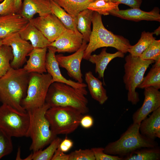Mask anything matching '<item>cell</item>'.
<instances>
[{
	"label": "cell",
	"instance_id": "6da1fadb",
	"mask_svg": "<svg viewBox=\"0 0 160 160\" xmlns=\"http://www.w3.org/2000/svg\"><path fill=\"white\" fill-rule=\"evenodd\" d=\"M30 73L23 68H11L0 78V102L20 111H27L21 105L25 97Z\"/></svg>",
	"mask_w": 160,
	"mask_h": 160
},
{
	"label": "cell",
	"instance_id": "7a4b0ae2",
	"mask_svg": "<svg viewBox=\"0 0 160 160\" xmlns=\"http://www.w3.org/2000/svg\"><path fill=\"white\" fill-rule=\"evenodd\" d=\"M92 23V29L84 52L83 59L88 60L93 52L103 47L114 48L124 54L128 52L131 46L129 40L106 29L103 23L101 15L96 12H93Z\"/></svg>",
	"mask_w": 160,
	"mask_h": 160
},
{
	"label": "cell",
	"instance_id": "3957f363",
	"mask_svg": "<svg viewBox=\"0 0 160 160\" xmlns=\"http://www.w3.org/2000/svg\"><path fill=\"white\" fill-rule=\"evenodd\" d=\"M87 94L86 88L77 89L64 83L54 82L49 87L45 103L50 107H71L84 114L89 110L88 100L85 96Z\"/></svg>",
	"mask_w": 160,
	"mask_h": 160
},
{
	"label": "cell",
	"instance_id": "277c9868",
	"mask_svg": "<svg viewBox=\"0 0 160 160\" xmlns=\"http://www.w3.org/2000/svg\"><path fill=\"white\" fill-rule=\"evenodd\" d=\"M140 124L133 123L118 140L109 143L104 148V152L123 158L140 148L158 146L155 140L147 137L140 133Z\"/></svg>",
	"mask_w": 160,
	"mask_h": 160
},
{
	"label": "cell",
	"instance_id": "5b68a950",
	"mask_svg": "<svg viewBox=\"0 0 160 160\" xmlns=\"http://www.w3.org/2000/svg\"><path fill=\"white\" fill-rule=\"evenodd\" d=\"M50 107L45 103L41 107L27 111L30 117V123L26 137L31 140L30 150L33 152L43 149L57 137L51 130L45 116Z\"/></svg>",
	"mask_w": 160,
	"mask_h": 160
},
{
	"label": "cell",
	"instance_id": "8992f818",
	"mask_svg": "<svg viewBox=\"0 0 160 160\" xmlns=\"http://www.w3.org/2000/svg\"><path fill=\"white\" fill-rule=\"evenodd\" d=\"M125 62L123 80L127 91V100L132 105H135L140 101L136 89L143 81L148 68L155 61L145 60L140 57H133L129 54L125 57Z\"/></svg>",
	"mask_w": 160,
	"mask_h": 160
},
{
	"label": "cell",
	"instance_id": "52a82bcc",
	"mask_svg": "<svg viewBox=\"0 0 160 160\" xmlns=\"http://www.w3.org/2000/svg\"><path fill=\"white\" fill-rule=\"evenodd\" d=\"M83 115L74 108L61 106L50 107L45 113L51 130L56 136L74 131L80 125Z\"/></svg>",
	"mask_w": 160,
	"mask_h": 160
},
{
	"label": "cell",
	"instance_id": "ba28073f",
	"mask_svg": "<svg viewBox=\"0 0 160 160\" xmlns=\"http://www.w3.org/2000/svg\"><path fill=\"white\" fill-rule=\"evenodd\" d=\"M52 83V77L48 73H30L26 95L21 103L23 108L28 111L43 106Z\"/></svg>",
	"mask_w": 160,
	"mask_h": 160
},
{
	"label": "cell",
	"instance_id": "9c48e42d",
	"mask_svg": "<svg viewBox=\"0 0 160 160\" xmlns=\"http://www.w3.org/2000/svg\"><path fill=\"white\" fill-rule=\"evenodd\" d=\"M29 123L27 111H20L5 104L0 106V128L12 137H26Z\"/></svg>",
	"mask_w": 160,
	"mask_h": 160
},
{
	"label": "cell",
	"instance_id": "30bf717a",
	"mask_svg": "<svg viewBox=\"0 0 160 160\" xmlns=\"http://www.w3.org/2000/svg\"><path fill=\"white\" fill-rule=\"evenodd\" d=\"M2 44L10 46L13 58L10 62L11 68H21L26 61V56L33 48L31 44L23 39L18 32L13 33L2 39Z\"/></svg>",
	"mask_w": 160,
	"mask_h": 160
},
{
	"label": "cell",
	"instance_id": "8fae6325",
	"mask_svg": "<svg viewBox=\"0 0 160 160\" xmlns=\"http://www.w3.org/2000/svg\"><path fill=\"white\" fill-rule=\"evenodd\" d=\"M50 43L54 41L66 29L59 19L50 13L29 20Z\"/></svg>",
	"mask_w": 160,
	"mask_h": 160
},
{
	"label": "cell",
	"instance_id": "7c38bea8",
	"mask_svg": "<svg viewBox=\"0 0 160 160\" xmlns=\"http://www.w3.org/2000/svg\"><path fill=\"white\" fill-rule=\"evenodd\" d=\"M87 43L83 40L80 48L70 55L65 56L62 54L55 55L59 66L65 68L70 77L80 83H83L81 64L84 51L87 45Z\"/></svg>",
	"mask_w": 160,
	"mask_h": 160
},
{
	"label": "cell",
	"instance_id": "4fadbf2b",
	"mask_svg": "<svg viewBox=\"0 0 160 160\" xmlns=\"http://www.w3.org/2000/svg\"><path fill=\"white\" fill-rule=\"evenodd\" d=\"M144 89L143 103L132 115L134 123L140 124L149 114L160 107V92L159 90L152 87Z\"/></svg>",
	"mask_w": 160,
	"mask_h": 160
},
{
	"label": "cell",
	"instance_id": "5bb4252c",
	"mask_svg": "<svg viewBox=\"0 0 160 160\" xmlns=\"http://www.w3.org/2000/svg\"><path fill=\"white\" fill-rule=\"evenodd\" d=\"M83 41V36L79 32L66 28L48 46L55 48L56 52L58 53H72L76 52L80 48Z\"/></svg>",
	"mask_w": 160,
	"mask_h": 160
},
{
	"label": "cell",
	"instance_id": "9a60e30c",
	"mask_svg": "<svg viewBox=\"0 0 160 160\" xmlns=\"http://www.w3.org/2000/svg\"><path fill=\"white\" fill-rule=\"evenodd\" d=\"M46 60V68L47 72L52 77V83L59 82L69 85L73 87L82 89L87 87V84L75 82L70 79H67L62 74L59 68V65L56 60L55 53L56 52L55 48L48 46L47 47Z\"/></svg>",
	"mask_w": 160,
	"mask_h": 160
},
{
	"label": "cell",
	"instance_id": "2e32d148",
	"mask_svg": "<svg viewBox=\"0 0 160 160\" xmlns=\"http://www.w3.org/2000/svg\"><path fill=\"white\" fill-rule=\"evenodd\" d=\"M110 14L121 18L135 21L141 20L160 22L159 9L154 7L149 12L142 10L140 8H131L125 10H113Z\"/></svg>",
	"mask_w": 160,
	"mask_h": 160
},
{
	"label": "cell",
	"instance_id": "e0dca14e",
	"mask_svg": "<svg viewBox=\"0 0 160 160\" xmlns=\"http://www.w3.org/2000/svg\"><path fill=\"white\" fill-rule=\"evenodd\" d=\"M29 20L18 13L0 15V39L18 32L27 25Z\"/></svg>",
	"mask_w": 160,
	"mask_h": 160
},
{
	"label": "cell",
	"instance_id": "ac0fdd59",
	"mask_svg": "<svg viewBox=\"0 0 160 160\" xmlns=\"http://www.w3.org/2000/svg\"><path fill=\"white\" fill-rule=\"evenodd\" d=\"M50 0H23L19 14L29 21L36 14L42 16L51 13Z\"/></svg>",
	"mask_w": 160,
	"mask_h": 160
},
{
	"label": "cell",
	"instance_id": "d6986e66",
	"mask_svg": "<svg viewBox=\"0 0 160 160\" xmlns=\"http://www.w3.org/2000/svg\"><path fill=\"white\" fill-rule=\"evenodd\" d=\"M47 47L33 48L28 54V59L23 68L29 73H46V57Z\"/></svg>",
	"mask_w": 160,
	"mask_h": 160
},
{
	"label": "cell",
	"instance_id": "ffe728a7",
	"mask_svg": "<svg viewBox=\"0 0 160 160\" xmlns=\"http://www.w3.org/2000/svg\"><path fill=\"white\" fill-rule=\"evenodd\" d=\"M139 130L142 135L151 139L160 138V107L141 122Z\"/></svg>",
	"mask_w": 160,
	"mask_h": 160
},
{
	"label": "cell",
	"instance_id": "44dd1931",
	"mask_svg": "<svg viewBox=\"0 0 160 160\" xmlns=\"http://www.w3.org/2000/svg\"><path fill=\"white\" fill-rule=\"evenodd\" d=\"M18 33L23 39L30 41L33 48L47 47L51 43L29 21Z\"/></svg>",
	"mask_w": 160,
	"mask_h": 160
},
{
	"label": "cell",
	"instance_id": "7402d4cb",
	"mask_svg": "<svg viewBox=\"0 0 160 160\" xmlns=\"http://www.w3.org/2000/svg\"><path fill=\"white\" fill-rule=\"evenodd\" d=\"M106 50V48H104L102 49L99 54L91 55L88 60L95 65L96 73L98 74L99 78H103V79L105 71L109 63L115 58H123L124 56V54L119 51L111 53L107 52Z\"/></svg>",
	"mask_w": 160,
	"mask_h": 160
},
{
	"label": "cell",
	"instance_id": "603a6c76",
	"mask_svg": "<svg viewBox=\"0 0 160 160\" xmlns=\"http://www.w3.org/2000/svg\"><path fill=\"white\" fill-rule=\"evenodd\" d=\"M85 79L92 97L100 104H104L108 100V97L102 82L95 77L91 71L86 73Z\"/></svg>",
	"mask_w": 160,
	"mask_h": 160
},
{
	"label": "cell",
	"instance_id": "cb8c5ba5",
	"mask_svg": "<svg viewBox=\"0 0 160 160\" xmlns=\"http://www.w3.org/2000/svg\"><path fill=\"white\" fill-rule=\"evenodd\" d=\"M94 11L87 9L81 12L78 15L75 19L77 29L82 35L83 40L89 42L92 30V23Z\"/></svg>",
	"mask_w": 160,
	"mask_h": 160
},
{
	"label": "cell",
	"instance_id": "d4e9b609",
	"mask_svg": "<svg viewBox=\"0 0 160 160\" xmlns=\"http://www.w3.org/2000/svg\"><path fill=\"white\" fill-rule=\"evenodd\" d=\"M76 19L78 14L96 0H52Z\"/></svg>",
	"mask_w": 160,
	"mask_h": 160
},
{
	"label": "cell",
	"instance_id": "484cf974",
	"mask_svg": "<svg viewBox=\"0 0 160 160\" xmlns=\"http://www.w3.org/2000/svg\"><path fill=\"white\" fill-rule=\"evenodd\" d=\"M160 149L158 146L136 150L123 157V160H159Z\"/></svg>",
	"mask_w": 160,
	"mask_h": 160
},
{
	"label": "cell",
	"instance_id": "4316f807",
	"mask_svg": "<svg viewBox=\"0 0 160 160\" xmlns=\"http://www.w3.org/2000/svg\"><path fill=\"white\" fill-rule=\"evenodd\" d=\"M147 75L144 77L141 83L137 88L144 89L153 87L159 89L160 88V58L155 61Z\"/></svg>",
	"mask_w": 160,
	"mask_h": 160
},
{
	"label": "cell",
	"instance_id": "83f0119b",
	"mask_svg": "<svg viewBox=\"0 0 160 160\" xmlns=\"http://www.w3.org/2000/svg\"><path fill=\"white\" fill-rule=\"evenodd\" d=\"M51 13L54 15L66 28L79 32L76 25V20L71 15L52 0H50Z\"/></svg>",
	"mask_w": 160,
	"mask_h": 160
},
{
	"label": "cell",
	"instance_id": "f1b7e54d",
	"mask_svg": "<svg viewBox=\"0 0 160 160\" xmlns=\"http://www.w3.org/2000/svg\"><path fill=\"white\" fill-rule=\"evenodd\" d=\"M153 32L144 31L142 32L140 38L135 45L131 46L128 52L132 56L140 57L143 52L155 39Z\"/></svg>",
	"mask_w": 160,
	"mask_h": 160
},
{
	"label": "cell",
	"instance_id": "f546056e",
	"mask_svg": "<svg viewBox=\"0 0 160 160\" xmlns=\"http://www.w3.org/2000/svg\"><path fill=\"white\" fill-rule=\"evenodd\" d=\"M119 4L113 2L111 0H96L90 3L87 9L96 12L100 15H107L113 10H119Z\"/></svg>",
	"mask_w": 160,
	"mask_h": 160
},
{
	"label": "cell",
	"instance_id": "4dcf8cb0",
	"mask_svg": "<svg viewBox=\"0 0 160 160\" xmlns=\"http://www.w3.org/2000/svg\"><path fill=\"white\" fill-rule=\"evenodd\" d=\"M62 140L61 138L56 137L45 149L33 152V160H51Z\"/></svg>",
	"mask_w": 160,
	"mask_h": 160
},
{
	"label": "cell",
	"instance_id": "1f68e13d",
	"mask_svg": "<svg viewBox=\"0 0 160 160\" xmlns=\"http://www.w3.org/2000/svg\"><path fill=\"white\" fill-rule=\"evenodd\" d=\"M13 58L11 47L2 44L0 47V78L6 74L11 68L10 62Z\"/></svg>",
	"mask_w": 160,
	"mask_h": 160
},
{
	"label": "cell",
	"instance_id": "d6a6232c",
	"mask_svg": "<svg viewBox=\"0 0 160 160\" xmlns=\"http://www.w3.org/2000/svg\"><path fill=\"white\" fill-rule=\"evenodd\" d=\"M140 57L145 60L155 61L160 58V40L155 39Z\"/></svg>",
	"mask_w": 160,
	"mask_h": 160
},
{
	"label": "cell",
	"instance_id": "836d02e7",
	"mask_svg": "<svg viewBox=\"0 0 160 160\" xmlns=\"http://www.w3.org/2000/svg\"><path fill=\"white\" fill-rule=\"evenodd\" d=\"M12 137L0 128V159L12 152L13 145Z\"/></svg>",
	"mask_w": 160,
	"mask_h": 160
},
{
	"label": "cell",
	"instance_id": "e575fe53",
	"mask_svg": "<svg viewBox=\"0 0 160 160\" xmlns=\"http://www.w3.org/2000/svg\"><path fill=\"white\" fill-rule=\"evenodd\" d=\"M69 154V160H95L91 148L76 150Z\"/></svg>",
	"mask_w": 160,
	"mask_h": 160
},
{
	"label": "cell",
	"instance_id": "d590c367",
	"mask_svg": "<svg viewBox=\"0 0 160 160\" xmlns=\"http://www.w3.org/2000/svg\"><path fill=\"white\" fill-rule=\"evenodd\" d=\"M95 160H123L122 157L107 154L104 151V148L95 147L91 148Z\"/></svg>",
	"mask_w": 160,
	"mask_h": 160
},
{
	"label": "cell",
	"instance_id": "8d00e7d4",
	"mask_svg": "<svg viewBox=\"0 0 160 160\" xmlns=\"http://www.w3.org/2000/svg\"><path fill=\"white\" fill-rule=\"evenodd\" d=\"M15 0H3L0 3V15L16 13L15 6Z\"/></svg>",
	"mask_w": 160,
	"mask_h": 160
},
{
	"label": "cell",
	"instance_id": "74e56055",
	"mask_svg": "<svg viewBox=\"0 0 160 160\" xmlns=\"http://www.w3.org/2000/svg\"><path fill=\"white\" fill-rule=\"evenodd\" d=\"M113 2H117L126 5L131 8H140L142 0H111Z\"/></svg>",
	"mask_w": 160,
	"mask_h": 160
},
{
	"label": "cell",
	"instance_id": "f35d334b",
	"mask_svg": "<svg viewBox=\"0 0 160 160\" xmlns=\"http://www.w3.org/2000/svg\"><path fill=\"white\" fill-rule=\"evenodd\" d=\"M94 122L93 117L89 115L82 116L80 122V125L85 129H89L93 125Z\"/></svg>",
	"mask_w": 160,
	"mask_h": 160
},
{
	"label": "cell",
	"instance_id": "ab89813d",
	"mask_svg": "<svg viewBox=\"0 0 160 160\" xmlns=\"http://www.w3.org/2000/svg\"><path fill=\"white\" fill-rule=\"evenodd\" d=\"M73 145V141L66 137L62 140L58 147L62 151L65 153L68 151L72 147Z\"/></svg>",
	"mask_w": 160,
	"mask_h": 160
},
{
	"label": "cell",
	"instance_id": "60d3db41",
	"mask_svg": "<svg viewBox=\"0 0 160 160\" xmlns=\"http://www.w3.org/2000/svg\"><path fill=\"white\" fill-rule=\"evenodd\" d=\"M69 154H65L58 147L55 152L51 160H69Z\"/></svg>",
	"mask_w": 160,
	"mask_h": 160
},
{
	"label": "cell",
	"instance_id": "b9f144b4",
	"mask_svg": "<svg viewBox=\"0 0 160 160\" xmlns=\"http://www.w3.org/2000/svg\"><path fill=\"white\" fill-rule=\"evenodd\" d=\"M22 3V0H15V6L16 13H20Z\"/></svg>",
	"mask_w": 160,
	"mask_h": 160
},
{
	"label": "cell",
	"instance_id": "7bdbcfd3",
	"mask_svg": "<svg viewBox=\"0 0 160 160\" xmlns=\"http://www.w3.org/2000/svg\"><path fill=\"white\" fill-rule=\"evenodd\" d=\"M20 147H19L17 150V151L16 158V160H23L21 159L20 157V153H21Z\"/></svg>",
	"mask_w": 160,
	"mask_h": 160
},
{
	"label": "cell",
	"instance_id": "ee69618b",
	"mask_svg": "<svg viewBox=\"0 0 160 160\" xmlns=\"http://www.w3.org/2000/svg\"><path fill=\"white\" fill-rule=\"evenodd\" d=\"M153 32L154 34H156V36L159 35L160 34V26H159L157 29L154 30Z\"/></svg>",
	"mask_w": 160,
	"mask_h": 160
},
{
	"label": "cell",
	"instance_id": "f6af8a7d",
	"mask_svg": "<svg viewBox=\"0 0 160 160\" xmlns=\"http://www.w3.org/2000/svg\"><path fill=\"white\" fill-rule=\"evenodd\" d=\"M23 160H33V153H31L28 156Z\"/></svg>",
	"mask_w": 160,
	"mask_h": 160
},
{
	"label": "cell",
	"instance_id": "bcb514c9",
	"mask_svg": "<svg viewBox=\"0 0 160 160\" xmlns=\"http://www.w3.org/2000/svg\"><path fill=\"white\" fill-rule=\"evenodd\" d=\"M2 45V39H0V47Z\"/></svg>",
	"mask_w": 160,
	"mask_h": 160
},
{
	"label": "cell",
	"instance_id": "7dc6e473",
	"mask_svg": "<svg viewBox=\"0 0 160 160\" xmlns=\"http://www.w3.org/2000/svg\"><path fill=\"white\" fill-rule=\"evenodd\" d=\"M3 0H0V1H2Z\"/></svg>",
	"mask_w": 160,
	"mask_h": 160
}]
</instances>
